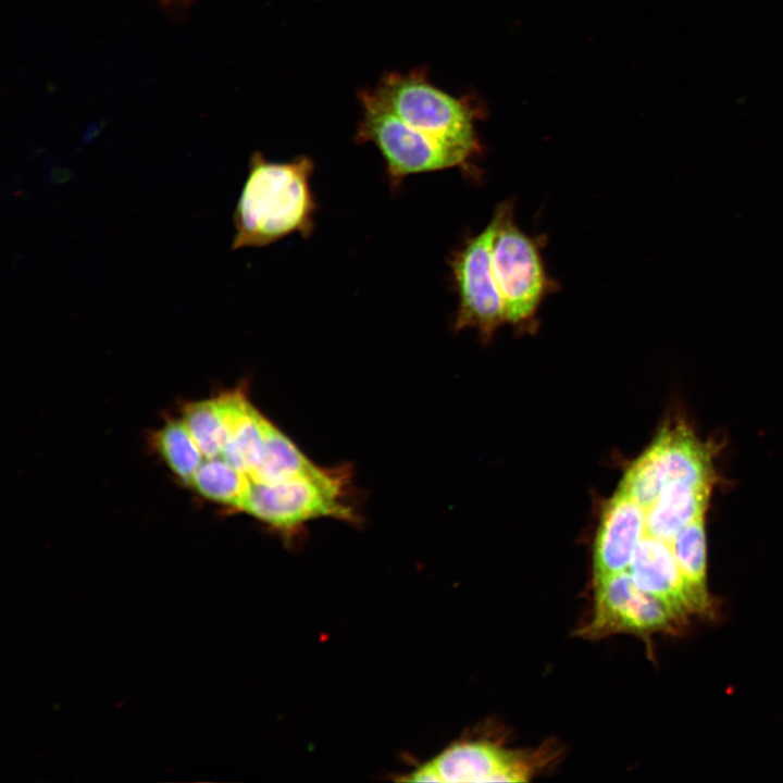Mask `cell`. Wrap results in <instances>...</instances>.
<instances>
[{"mask_svg":"<svg viewBox=\"0 0 783 783\" xmlns=\"http://www.w3.org/2000/svg\"><path fill=\"white\" fill-rule=\"evenodd\" d=\"M215 402L226 427L216 457L241 477L240 510L284 533L319 518H353L338 471L313 463L241 391Z\"/></svg>","mask_w":783,"mask_h":783,"instance_id":"cell-1","label":"cell"},{"mask_svg":"<svg viewBox=\"0 0 783 783\" xmlns=\"http://www.w3.org/2000/svg\"><path fill=\"white\" fill-rule=\"evenodd\" d=\"M313 171L307 156L278 162L254 152L234 212L232 249L264 247L293 234L310 236L318 208Z\"/></svg>","mask_w":783,"mask_h":783,"instance_id":"cell-2","label":"cell"},{"mask_svg":"<svg viewBox=\"0 0 783 783\" xmlns=\"http://www.w3.org/2000/svg\"><path fill=\"white\" fill-rule=\"evenodd\" d=\"M372 94L387 110L434 140L468 157L476 149L472 114L467 105L419 73H390Z\"/></svg>","mask_w":783,"mask_h":783,"instance_id":"cell-3","label":"cell"},{"mask_svg":"<svg viewBox=\"0 0 783 783\" xmlns=\"http://www.w3.org/2000/svg\"><path fill=\"white\" fill-rule=\"evenodd\" d=\"M363 109L358 142H371L381 152L391 187L413 174L463 165L470 157L411 127L387 110L372 91L360 95Z\"/></svg>","mask_w":783,"mask_h":783,"instance_id":"cell-4","label":"cell"},{"mask_svg":"<svg viewBox=\"0 0 783 783\" xmlns=\"http://www.w3.org/2000/svg\"><path fill=\"white\" fill-rule=\"evenodd\" d=\"M713 485L712 452L686 427L664 428L625 473L620 490L647 509L672 482Z\"/></svg>","mask_w":783,"mask_h":783,"instance_id":"cell-5","label":"cell"},{"mask_svg":"<svg viewBox=\"0 0 783 783\" xmlns=\"http://www.w3.org/2000/svg\"><path fill=\"white\" fill-rule=\"evenodd\" d=\"M505 210L499 206L485 228L468 239L450 259V269L458 294L455 319L457 330L477 328L490 336L506 322L502 299L493 269V244Z\"/></svg>","mask_w":783,"mask_h":783,"instance_id":"cell-6","label":"cell"},{"mask_svg":"<svg viewBox=\"0 0 783 783\" xmlns=\"http://www.w3.org/2000/svg\"><path fill=\"white\" fill-rule=\"evenodd\" d=\"M511 211L505 202L492 258L506 322L521 324L536 314L549 284L537 245L514 224Z\"/></svg>","mask_w":783,"mask_h":783,"instance_id":"cell-7","label":"cell"},{"mask_svg":"<svg viewBox=\"0 0 783 783\" xmlns=\"http://www.w3.org/2000/svg\"><path fill=\"white\" fill-rule=\"evenodd\" d=\"M680 621L664 601L641 589L627 570L596 580L591 634L651 633L671 630Z\"/></svg>","mask_w":783,"mask_h":783,"instance_id":"cell-8","label":"cell"},{"mask_svg":"<svg viewBox=\"0 0 783 783\" xmlns=\"http://www.w3.org/2000/svg\"><path fill=\"white\" fill-rule=\"evenodd\" d=\"M646 536V509L619 489L601 515L594 547L596 580L626 571Z\"/></svg>","mask_w":783,"mask_h":783,"instance_id":"cell-9","label":"cell"},{"mask_svg":"<svg viewBox=\"0 0 783 783\" xmlns=\"http://www.w3.org/2000/svg\"><path fill=\"white\" fill-rule=\"evenodd\" d=\"M627 571L641 589L664 601L681 620L695 613L670 543L646 534Z\"/></svg>","mask_w":783,"mask_h":783,"instance_id":"cell-10","label":"cell"},{"mask_svg":"<svg viewBox=\"0 0 783 783\" xmlns=\"http://www.w3.org/2000/svg\"><path fill=\"white\" fill-rule=\"evenodd\" d=\"M514 757L486 743L468 742L448 747L408 773L410 782H489Z\"/></svg>","mask_w":783,"mask_h":783,"instance_id":"cell-11","label":"cell"},{"mask_svg":"<svg viewBox=\"0 0 783 783\" xmlns=\"http://www.w3.org/2000/svg\"><path fill=\"white\" fill-rule=\"evenodd\" d=\"M712 485L675 481L646 509V534L671 543L676 534L705 515Z\"/></svg>","mask_w":783,"mask_h":783,"instance_id":"cell-12","label":"cell"},{"mask_svg":"<svg viewBox=\"0 0 783 783\" xmlns=\"http://www.w3.org/2000/svg\"><path fill=\"white\" fill-rule=\"evenodd\" d=\"M695 613L712 611L707 588V546L704 515L683 527L670 543Z\"/></svg>","mask_w":783,"mask_h":783,"instance_id":"cell-13","label":"cell"},{"mask_svg":"<svg viewBox=\"0 0 783 783\" xmlns=\"http://www.w3.org/2000/svg\"><path fill=\"white\" fill-rule=\"evenodd\" d=\"M190 484L209 499L240 508L244 497L241 477L219 457L203 459Z\"/></svg>","mask_w":783,"mask_h":783,"instance_id":"cell-14","label":"cell"},{"mask_svg":"<svg viewBox=\"0 0 783 783\" xmlns=\"http://www.w3.org/2000/svg\"><path fill=\"white\" fill-rule=\"evenodd\" d=\"M159 448L176 475L190 481L203 461V456L184 421H173L159 434Z\"/></svg>","mask_w":783,"mask_h":783,"instance_id":"cell-15","label":"cell"},{"mask_svg":"<svg viewBox=\"0 0 783 783\" xmlns=\"http://www.w3.org/2000/svg\"><path fill=\"white\" fill-rule=\"evenodd\" d=\"M183 421L203 459L216 457L226 438V427L215 399L190 405L184 412Z\"/></svg>","mask_w":783,"mask_h":783,"instance_id":"cell-16","label":"cell"},{"mask_svg":"<svg viewBox=\"0 0 783 783\" xmlns=\"http://www.w3.org/2000/svg\"><path fill=\"white\" fill-rule=\"evenodd\" d=\"M160 1H161V3H163L164 5H167V7L183 5L187 2H189V0H160Z\"/></svg>","mask_w":783,"mask_h":783,"instance_id":"cell-17","label":"cell"}]
</instances>
